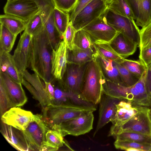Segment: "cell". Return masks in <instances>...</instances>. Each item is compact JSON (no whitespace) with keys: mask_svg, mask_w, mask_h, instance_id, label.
Segmentation results:
<instances>
[{"mask_svg":"<svg viewBox=\"0 0 151 151\" xmlns=\"http://www.w3.org/2000/svg\"><path fill=\"white\" fill-rule=\"evenodd\" d=\"M14 0H7V1H14Z\"/></svg>","mask_w":151,"mask_h":151,"instance_id":"f907efd6","label":"cell"},{"mask_svg":"<svg viewBox=\"0 0 151 151\" xmlns=\"http://www.w3.org/2000/svg\"><path fill=\"white\" fill-rule=\"evenodd\" d=\"M101 16L117 32L139 45L140 30L134 19L118 14L107 8Z\"/></svg>","mask_w":151,"mask_h":151,"instance_id":"5b68a950","label":"cell"},{"mask_svg":"<svg viewBox=\"0 0 151 151\" xmlns=\"http://www.w3.org/2000/svg\"><path fill=\"white\" fill-rule=\"evenodd\" d=\"M134 76L139 79L146 72L147 68L140 60L125 59L121 63Z\"/></svg>","mask_w":151,"mask_h":151,"instance_id":"e575fe53","label":"cell"},{"mask_svg":"<svg viewBox=\"0 0 151 151\" xmlns=\"http://www.w3.org/2000/svg\"><path fill=\"white\" fill-rule=\"evenodd\" d=\"M39 10L44 23L53 12L56 7L53 0H33Z\"/></svg>","mask_w":151,"mask_h":151,"instance_id":"d590c367","label":"cell"},{"mask_svg":"<svg viewBox=\"0 0 151 151\" xmlns=\"http://www.w3.org/2000/svg\"><path fill=\"white\" fill-rule=\"evenodd\" d=\"M150 109L151 114V107H150Z\"/></svg>","mask_w":151,"mask_h":151,"instance_id":"816d5d0a","label":"cell"},{"mask_svg":"<svg viewBox=\"0 0 151 151\" xmlns=\"http://www.w3.org/2000/svg\"><path fill=\"white\" fill-rule=\"evenodd\" d=\"M96 108L74 105H50L42 109L43 118L50 128L90 111H94Z\"/></svg>","mask_w":151,"mask_h":151,"instance_id":"277c9868","label":"cell"},{"mask_svg":"<svg viewBox=\"0 0 151 151\" xmlns=\"http://www.w3.org/2000/svg\"><path fill=\"white\" fill-rule=\"evenodd\" d=\"M22 84L23 85L27 88L33 95L35 98L38 100L40 103L41 102V99L40 97L35 89L27 81L24 79Z\"/></svg>","mask_w":151,"mask_h":151,"instance_id":"7dc6e473","label":"cell"},{"mask_svg":"<svg viewBox=\"0 0 151 151\" xmlns=\"http://www.w3.org/2000/svg\"><path fill=\"white\" fill-rule=\"evenodd\" d=\"M104 76L95 59L86 63L80 96L95 105L99 104L103 93Z\"/></svg>","mask_w":151,"mask_h":151,"instance_id":"3957f363","label":"cell"},{"mask_svg":"<svg viewBox=\"0 0 151 151\" xmlns=\"http://www.w3.org/2000/svg\"><path fill=\"white\" fill-rule=\"evenodd\" d=\"M139 50L151 47V22L140 30Z\"/></svg>","mask_w":151,"mask_h":151,"instance_id":"ab89813d","label":"cell"},{"mask_svg":"<svg viewBox=\"0 0 151 151\" xmlns=\"http://www.w3.org/2000/svg\"><path fill=\"white\" fill-rule=\"evenodd\" d=\"M110 45L116 53L124 58L134 54L138 46L136 43L119 32Z\"/></svg>","mask_w":151,"mask_h":151,"instance_id":"7402d4cb","label":"cell"},{"mask_svg":"<svg viewBox=\"0 0 151 151\" xmlns=\"http://www.w3.org/2000/svg\"><path fill=\"white\" fill-rule=\"evenodd\" d=\"M77 31L74 28L71 23L69 22L63 36L67 49L71 50L74 47V39Z\"/></svg>","mask_w":151,"mask_h":151,"instance_id":"60d3db41","label":"cell"},{"mask_svg":"<svg viewBox=\"0 0 151 151\" xmlns=\"http://www.w3.org/2000/svg\"><path fill=\"white\" fill-rule=\"evenodd\" d=\"M0 24L5 27L12 34L17 36L24 30L26 23L16 16L5 14L0 16Z\"/></svg>","mask_w":151,"mask_h":151,"instance_id":"484cf974","label":"cell"},{"mask_svg":"<svg viewBox=\"0 0 151 151\" xmlns=\"http://www.w3.org/2000/svg\"><path fill=\"white\" fill-rule=\"evenodd\" d=\"M120 100L103 93L99 103V118L93 137L100 129L113 119L116 105Z\"/></svg>","mask_w":151,"mask_h":151,"instance_id":"2e32d148","label":"cell"},{"mask_svg":"<svg viewBox=\"0 0 151 151\" xmlns=\"http://www.w3.org/2000/svg\"><path fill=\"white\" fill-rule=\"evenodd\" d=\"M53 17L55 27L63 39L64 35L70 22L69 13L55 7L53 11Z\"/></svg>","mask_w":151,"mask_h":151,"instance_id":"4dcf8cb0","label":"cell"},{"mask_svg":"<svg viewBox=\"0 0 151 151\" xmlns=\"http://www.w3.org/2000/svg\"><path fill=\"white\" fill-rule=\"evenodd\" d=\"M146 72L132 86H127L109 81L104 78L103 93L109 96L131 102L142 106L151 107V93L146 90L145 84Z\"/></svg>","mask_w":151,"mask_h":151,"instance_id":"7a4b0ae2","label":"cell"},{"mask_svg":"<svg viewBox=\"0 0 151 151\" xmlns=\"http://www.w3.org/2000/svg\"><path fill=\"white\" fill-rule=\"evenodd\" d=\"M147 107L138 106L131 102L121 100L117 104L115 116L111 121V127H120Z\"/></svg>","mask_w":151,"mask_h":151,"instance_id":"ac0fdd59","label":"cell"},{"mask_svg":"<svg viewBox=\"0 0 151 151\" xmlns=\"http://www.w3.org/2000/svg\"><path fill=\"white\" fill-rule=\"evenodd\" d=\"M44 27L43 20L39 12L32 17L27 23L26 31L32 35L41 30Z\"/></svg>","mask_w":151,"mask_h":151,"instance_id":"74e56055","label":"cell"},{"mask_svg":"<svg viewBox=\"0 0 151 151\" xmlns=\"http://www.w3.org/2000/svg\"><path fill=\"white\" fill-rule=\"evenodd\" d=\"M95 50L94 59L99 66L104 78L118 84L124 86L115 62L104 57L96 49Z\"/></svg>","mask_w":151,"mask_h":151,"instance_id":"44dd1931","label":"cell"},{"mask_svg":"<svg viewBox=\"0 0 151 151\" xmlns=\"http://www.w3.org/2000/svg\"><path fill=\"white\" fill-rule=\"evenodd\" d=\"M17 37L5 27L0 24V52L9 53L12 49Z\"/></svg>","mask_w":151,"mask_h":151,"instance_id":"f1b7e54d","label":"cell"},{"mask_svg":"<svg viewBox=\"0 0 151 151\" xmlns=\"http://www.w3.org/2000/svg\"><path fill=\"white\" fill-rule=\"evenodd\" d=\"M115 63L125 86H132L138 81L139 79L131 73L122 63Z\"/></svg>","mask_w":151,"mask_h":151,"instance_id":"f35d334b","label":"cell"},{"mask_svg":"<svg viewBox=\"0 0 151 151\" xmlns=\"http://www.w3.org/2000/svg\"><path fill=\"white\" fill-rule=\"evenodd\" d=\"M5 14L18 17L27 23L39 10L33 0L7 1L4 8Z\"/></svg>","mask_w":151,"mask_h":151,"instance_id":"4fadbf2b","label":"cell"},{"mask_svg":"<svg viewBox=\"0 0 151 151\" xmlns=\"http://www.w3.org/2000/svg\"><path fill=\"white\" fill-rule=\"evenodd\" d=\"M95 49L105 58L119 63H122L125 59L119 55L111 46L107 43H94Z\"/></svg>","mask_w":151,"mask_h":151,"instance_id":"1f68e13d","label":"cell"},{"mask_svg":"<svg viewBox=\"0 0 151 151\" xmlns=\"http://www.w3.org/2000/svg\"><path fill=\"white\" fill-rule=\"evenodd\" d=\"M114 137L116 139L151 145V136L139 133L124 132L118 134Z\"/></svg>","mask_w":151,"mask_h":151,"instance_id":"836d02e7","label":"cell"},{"mask_svg":"<svg viewBox=\"0 0 151 151\" xmlns=\"http://www.w3.org/2000/svg\"><path fill=\"white\" fill-rule=\"evenodd\" d=\"M124 132H136L151 136V114L149 108L146 107L120 127H111L108 136L114 137Z\"/></svg>","mask_w":151,"mask_h":151,"instance_id":"8992f818","label":"cell"},{"mask_svg":"<svg viewBox=\"0 0 151 151\" xmlns=\"http://www.w3.org/2000/svg\"><path fill=\"white\" fill-rule=\"evenodd\" d=\"M44 83L45 92L51 104L54 99V86L51 82H44Z\"/></svg>","mask_w":151,"mask_h":151,"instance_id":"bcb514c9","label":"cell"},{"mask_svg":"<svg viewBox=\"0 0 151 151\" xmlns=\"http://www.w3.org/2000/svg\"><path fill=\"white\" fill-rule=\"evenodd\" d=\"M79 65L67 63L66 70L61 82L66 91L80 96L83 87V78L86 65Z\"/></svg>","mask_w":151,"mask_h":151,"instance_id":"7c38bea8","label":"cell"},{"mask_svg":"<svg viewBox=\"0 0 151 151\" xmlns=\"http://www.w3.org/2000/svg\"><path fill=\"white\" fill-rule=\"evenodd\" d=\"M92 0H76L75 6L69 14L70 22L71 23L78 14Z\"/></svg>","mask_w":151,"mask_h":151,"instance_id":"7bdbcfd3","label":"cell"},{"mask_svg":"<svg viewBox=\"0 0 151 151\" xmlns=\"http://www.w3.org/2000/svg\"><path fill=\"white\" fill-rule=\"evenodd\" d=\"M0 113L1 116L9 109L11 108L4 91L0 85Z\"/></svg>","mask_w":151,"mask_h":151,"instance_id":"f6af8a7d","label":"cell"},{"mask_svg":"<svg viewBox=\"0 0 151 151\" xmlns=\"http://www.w3.org/2000/svg\"><path fill=\"white\" fill-rule=\"evenodd\" d=\"M0 71L5 72L17 82L22 83L24 79L22 73L17 68L13 56L9 53L0 52Z\"/></svg>","mask_w":151,"mask_h":151,"instance_id":"cb8c5ba5","label":"cell"},{"mask_svg":"<svg viewBox=\"0 0 151 151\" xmlns=\"http://www.w3.org/2000/svg\"><path fill=\"white\" fill-rule=\"evenodd\" d=\"M115 147L127 151H151V145L128 141L116 139Z\"/></svg>","mask_w":151,"mask_h":151,"instance_id":"d6a6232c","label":"cell"},{"mask_svg":"<svg viewBox=\"0 0 151 151\" xmlns=\"http://www.w3.org/2000/svg\"><path fill=\"white\" fill-rule=\"evenodd\" d=\"M32 36L24 30L12 55L17 68L22 73L29 67Z\"/></svg>","mask_w":151,"mask_h":151,"instance_id":"5bb4252c","label":"cell"},{"mask_svg":"<svg viewBox=\"0 0 151 151\" xmlns=\"http://www.w3.org/2000/svg\"><path fill=\"white\" fill-rule=\"evenodd\" d=\"M139 58L147 68L151 64V47L140 50Z\"/></svg>","mask_w":151,"mask_h":151,"instance_id":"ee69618b","label":"cell"},{"mask_svg":"<svg viewBox=\"0 0 151 151\" xmlns=\"http://www.w3.org/2000/svg\"><path fill=\"white\" fill-rule=\"evenodd\" d=\"M145 84L147 92L151 93V64L147 68Z\"/></svg>","mask_w":151,"mask_h":151,"instance_id":"c3c4849f","label":"cell"},{"mask_svg":"<svg viewBox=\"0 0 151 151\" xmlns=\"http://www.w3.org/2000/svg\"><path fill=\"white\" fill-rule=\"evenodd\" d=\"M67 50L66 45L63 40L55 49H52L51 73L56 79L61 80L65 72L68 63Z\"/></svg>","mask_w":151,"mask_h":151,"instance_id":"e0dca14e","label":"cell"},{"mask_svg":"<svg viewBox=\"0 0 151 151\" xmlns=\"http://www.w3.org/2000/svg\"><path fill=\"white\" fill-rule=\"evenodd\" d=\"M74 43L75 46L81 49L94 48L93 42L90 35L83 29L76 32Z\"/></svg>","mask_w":151,"mask_h":151,"instance_id":"8d00e7d4","label":"cell"},{"mask_svg":"<svg viewBox=\"0 0 151 151\" xmlns=\"http://www.w3.org/2000/svg\"><path fill=\"white\" fill-rule=\"evenodd\" d=\"M105 0H92L76 16L71 23L77 31L98 18L107 8Z\"/></svg>","mask_w":151,"mask_h":151,"instance_id":"9c48e42d","label":"cell"},{"mask_svg":"<svg viewBox=\"0 0 151 151\" xmlns=\"http://www.w3.org/2000/svg\"><path fill=\"white\" fill-rule=\"evenodd\" d=\"M93 111L83 113L80 116L64 122L51 128L59 132L63 137L70 135L77 136L89 132L93 128Z\"/></svg>","mask_w":151,"mask_h":151,"instance_id":"52a82bcc","label":"cell"},{"mask_svg":"<svg viewBox=\"0 0 151 151\" xmlns=\"http://www.w3.org/2000/svg\"><path fill=\"white\" fill-rule=\"evenodd\" d=\"M55 7L63 11L70 13L73 8L76 0H53Z\"/></svg>","mask_w":151,"mask_h":151,"instance_id":"b9f144b4","label":"cell"},{"mask_svg":"<svg viewBox=\"0 0 151 151\" xmlns=\"http://www.w3.org/2000/svg\"><path fill=\"white\" fill-rule=\"evenodd\" d=\"M107 8L119 15L134 20V16L127 0H113L107 5Z\"/></svg>","mask_w":151,"mask_h":151,"instance_id":"f546056e","label":"cell"},{"mask_svg":"<svg viewBox=\"0 0 151 151\" xmlns=\"http://www.w3.org/2000/svg\"><path fill=\"white\" fill-rule=\"evenodd\" d=\"M31 111L17 107H12L1 116V121L19 130L25 129L34 119Z\"/></svg>","mask_w":151,"mask_h":151,"instance_id":"9a60e30c","label":"cell"},{"mask_svg":"<svg viewBox=\"0 0 151 151\" xmlns=\"http://www.w3.org/2000/svg\"><path fill=\"white\" fill-rule=\"evenodd\" d=\"M52 49L44 27L32 35L29 67L44 82H50Z\"/></svg>","mask_w":151,"mask_h":151,"instance_id":"6da1fadb","label":"cell"},{"mask_svg":"<svg viewBox=\"0 0 151 151\" xmlns=\"http://www.w3.org/2000/svg\"><path fill=\"white\" fill-rule=\"evenodd\" d=\"M96 50L95 48L81 49L75 46L70 50L67 49V63L82 65L94 59Z\"/></svg>","mask_w":151,"mask_h":151,"instance_id":"603a6c76","label":"cell"},{"mask_svg":"<svg viewBox=\"0 0 151 151\" xmlns=\"http://www.w3.org/2000/svg\"><path fill=\"white\" fill-rule=\"evenodd\" d=\"M113 0H105L107 4L110 3Z\"/></svg>","mask_w":151,"mask_h":151,"instance_id":"681fc988","label":"cell"},{"mask_svg":"<svg viewBox=\"0 0 151 151\" xmlns=\"http://www.w3.org/2000/svg\"><path fill=\"white\" fill-rule=\"evenodd\" d=\"M137 26L142 27L151 22V0H127Z\"/></svg>","mask_w":151,"mask_h":151,"instance_id":"ffe728a7","label":"cell"},{"mask_svg":"<svg viewBox=\"0 0 151 151\" xmlns=\"http://www.w3.org/2000/svg\"><path fill=\"white\" fill-rule=\"evenodd\" d=\"M52 49H55L63 39L57 30L54 22L53 12L44 23Z\"/></svg>","mask_w":151,"mask_h":151,"instance_id":"83f0119b","label":"cell"},{"mask_svg":"<svg viewBox=\"0 0 151 151\" xmlns=\"http://www.w3.org/2000/svg\"><path fill=\"white\" fill-rule=\"evenodd\" d=\"M1 132L9 143L18 150H30L29 144L22 131L2 122Z\"/></svg>","mask_w":151,"mask_h":151,"instance_id":"d6986e66","label":"cell"},{"mask_svg":"<svg viewBox=\"0 0 151 151\" xmlns=\"http://www.w3.org/2000/svg\"><path fill=\"white\" fill-rule=\"evenodd\" d=\"M24 79L29 82L38 93L41 99L40 104L42 109L51 104L45 92L44 83L36 73L31 74L26 70L22 73Z\"/></svg>","mask_w":151,"mask_h":151,"instance_id":"d4e9b609","label":"cell"},{"mask_svg":"<svg viewBox=\"0 0 151 151\" xmlns=\"http://www.w3.org/2000/svg\"><path fill=\"white\" fill-rule=\"evenodd\" d=\"M63 137L56 130L50 128L46 134V142L40 151H56L65 144Z\"/></svg>","mask_w":151,"mask_h":151,"instance_id":"4316f807","label":"cell"},{"mask_svg":"<svg viewBox=\"0 0 151 151\" xmlns=\"http://www.w3.org/2000/svg\"><path fill=\"white\" fill-rule=\"evenodd\" d=\"M81 29L86 31L96 43L110 44L119 33L108 24L101 16Z\"/></svg>","mask_w":151,"mask_h":151,"instance_id":"8fae6325","label":"cell"},{"mask_svg":"<svg viewBox=\"0 0 151 151\" xmlns=\"http://www.w3.org/2000/svg\"><path fill=\"white\" fill-rule=\"evenodd\" d=\"M22 84L15 81L6 72L0 71V85L4 91L11 108L22 106L27 101Z\"/></svg>","mask_w":151,"mask_h":151,"instance_id":"30bf717a","label":"cell"},{"mask_svg":"<svg viewBox=\"0 0 151 151\" xmlns=\"http://www.w3.org/2000/svg\"><path fill=\"white\" fill-rule=\"evenodd\" d=\"M50 129L42 115H34V120L22 131L29 144L30 150L40 151L46 142V134Z\"/></svg>","mask_w":151,"mask_h":151,"instance_id":"ba28073f","label":"cell"}]
</instances>
